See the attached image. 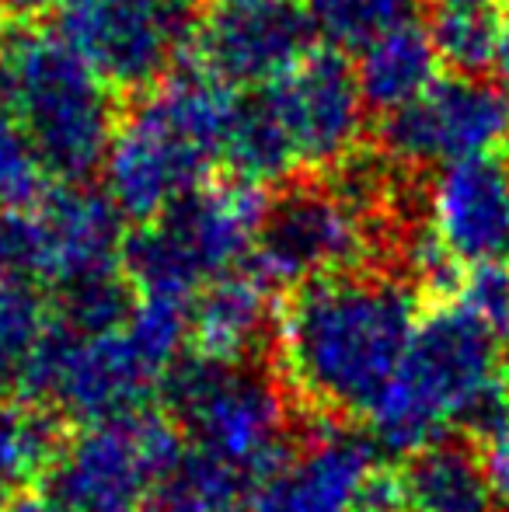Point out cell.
Masks as SVG:
<instances>
[{
    "label": "cell",
    "instance_id": "obj_1",
    "mask_svg": "<svg viewBox=\"0 0 509 512\" xmlns=\"http://www.w3.org/2000/svg\"><path fill=\"white\" fill-rule=\"evenodd\" d=\"M422 314L401 272L353 269L297 283L276 317L290 394L328 418H370Z\"/></svg>",
    "mask_w": 509,
    "mask_h": 512
},
{
    "label": "cell",
    "instance_id": "obj_2",
    "mask_svg": "<svg viewBox=\"0 0 509 512\" xmlns=\"http://www.w3.org/2000/svg\"><path fill=\"white\" fill-rule=\"evenodd\" d=\"M238 91L196 74H171L140 91L129 112L119 115L109 157L105 192L126 220H150L199 189L224 168Z\"/></svg>",
    "mask_w": 509,
    "mask_h": 512
},
{
    "label": "cell",
    "instance_id": "obj_3",
    "mask_svg": "<svg viewBox=\"0 0 509 512\" xmlns=\"http://www.w3.org/2000/svg\"><path fill=\"white\" fill-rule=\"evenodd\" d=\"M189 338V304L140 297L126 324L77 335L56 317L21 398L63 422L95 425L150 405Z\"/></svg>",
    "mask_w": 509,
    "mask_h": 512
},
{
    "label": "cell",
    "instance_id": "obj_4",
    "mask_svg": "<svg viewBox=\"0 0 509 512\" xmlns=\"http://www.w3.org/2000/svg\"><path fill=\"white\" fill-rule=\"evenodd\" d=\"M503 377V338L457 297L433 300L367 422L381 446L412 453L457 429Z\"/></svg>",
    "mask_w": 509,
    "mask_h": 512
},
{
    "label": "cell",
    "instance_id": "obj_5",
    "mask_svg": "<svg viewBox=\"0 0 509 512\" xmlns=\"http://www.w3.org/2000/svg\"><path fill=\"white\" fill-rule=\"evenodd\" d=\"M0 108L21 122L49 178L88 185L105 168L116 98L56 32H11L0 49Z\"/></svg>",
    "mask_w": 509,
    "mask_h": 512
},
{
    "label": "cell",
    "instance_id": "obj_6",
    "mask_svg": "<svg viewBox=\"0 0 509 512\" xmlns=\"http://www.w3.org/2000/svg\"><path fill=\"white\" fill-rule=\"evenodd\" d=\"M161 398L185 446L234 467L252 488L293 446L290 387L255 359L227 363L182 352L164 377Z\"/></svg>",
    "mask_w": 509,
    "mask_h": 512
},
{
    "label": "cell",
    "instance_id": "obj_7",
    "mask_svg": "<svg viewBox=\"0 0 509 512\" xmlns=\"http://www.w3.org/2000/svg\"><path fill=\"white\" fill-rule=\"evenodd\" d=\"M265 199L258 185L206 182L126 234L123 272L140 297L189 304L206 283L241 269L255 248Z\"/></svg>",
    "mask_w": 509,
    "mask_h": 512
},
{
    "label": "cell",
    "instance_id": "obj_8",
    "mask_svg": "<svg viewBox=\"0 0 509 512\" xmlns=\"http://www.w3.org/2000/svg\"><path fill=\"white\" fill-rule=\"evenodd\" d=\"M405 220L374 213L342 189L339 178H286L265 199L255 234V269L269 283H307L335 272L374 269L370 258L398 244Z\"/></svg>",
    "mask_w": 509,
    "mask_h": 512
},
{
    "label": "cell",
    "instance_id": "obj_9",
    "mask_svg": "<svg viewBox=\"0 0 509 512\" xmlns=\"http://www.w3.org/2000/svg\"><path fill=\"white\" fill-rule=\"evenodd\" d=\"M185 436L164 408H140L67 436L49 492L77 512H140L157 485L175 471Z\"/></svg>",
    "mask_w": 509,
    "mask_h": 512
},
{
    "label": "cell",
    "instance_id": "obj_10",
    "mask_svg": "<svg viewBox=\"0 0 509 512\" xmlns=\"http://www.w3.org/2000/svg\"><path fill=\"white\" fill-rule=\"evenodd\" d=\"M203 0H60L56 35L105 77L112 91H140L171 77L192 53Z\"/></svg>",
    "mask_w": 509,
    "mask_h": 512
},
{
    "label": "cell",
    "instance_id": "obj_11",
    "mask_svg": "<svg viewBox=\"0 0 509 512\" xmlns=\"http://www.w3.org/2000/svg\"><path fill=\"white\" fill-rule=\"evenodd\" d=\"M297 171H332L356 154L367 126V98L356 67L332 46L311 49L290 70L255 88Z\"/></svg>",
    "mask_w": 509,
    "mask_h": 512
},
{
    "label": "cell",
    "instance_id": "obj_12",
    "mask_svg": "<svg viewBox=\"0 0 509 512\" xmlns=\"http://www.w3.org/2000/svg\"><path fill=\"white\" fill-rule=\"evenodd\" d=\"M509 143V91L482 74L436 77L426 91L384 115L381 154L398 168H447L499 154Z\"/></svg>",
    "mask_w": 509,
    "mask_h": 512
},
{
    "label": "cell",
    "instance_id": "obj_13",
    "mask_svg": "<svg viewBox=\"0 0 509 512\" xmlns=\"http://www.w3.org/2000/svg\"><path fill=\"white\" fill-rule=\"evenodd\" d=\"M307 0H206L192 53L231 91H255L314 49Z\"/></svg>",
    "mask_w": 509,
    "mask_h": 512
},
{
    "label": "cell",
    "instance_id": "obj_14",
    "mask_svg": "<svg viewBox=\"0 0 509 512\" xmlns=\"http://www.w3.org/2000/svg\"><path fill=\"white\" fill-rule=\"evenodd\" d=\"M39 230V283L70 290L98 276L123 272L126 216L109 192L88 185L46 189L32 203Z\"/></svg>",
    "mask_w": 509,
    "mask_h": 512
},
{
    "label": "cell",
    "instance_id": "obj_15",
    "mask_svg": "<svg viewBox=\"0 0 509 512\" xmlns=\"http://www.w3.org/2000/svg\"><path fill=\"white\" fill-rule=\"evenodd\" d=\"M426 220L457 265H509V161L485 154L436 168Z\"/></svg>",
    "mask_w": 509,
    "mask_h": 512
},
{
    "label": "cell",
    "instance_id": "obj_16",
    "mask_svg": "<svg viewBox=\"0 0 509 512\" xmlns=\"http://www.w3.org/2000/svg\"><path fill=\"white\" fill-rule=\"evenodd\" d=\"M374 446L360 432L328 429L293 443L248 492V512H353Z\"/></svg>",
    "mask_w": 509,
    "mask_h": 512
},
{
    "label": "cell",
    "instance_id": "obj_17",
    "mask_svg": "<svg viewBox=\"0 0 509 512\" xmlns=\"http://www.w3.org/2000/svg\"><path fill=\"white\" fill-rule=\"evenodd\" d=\"M405 457L398 471L412 512H499L496 467L468 436L447 432Z\"/></svg>",
    "mask_w": 509,
    "mask_h": 512
},
{
    "label": "cell",
    "instance_id": "obj_18",
    "mask_svg": "<svg viewBox=\"0 0 509 512\" xmlns=\"http://www.w3.org/2000/svg\"><path fill=\"white\" fill-rule=\"evenodd\" d=\"M272 283L258 269H234L189 300L192 352L210 359H255L272 321Z\"/></svg>",
    "mask_w": 509,
    "mask_h": 512
},
{
    "label": "cell",
    "instance_id": "obj_19",
    "mask_svg": "<svg viewBox=\"0 0 509 512\" xmlns=\"http://www.w3.org/2000/svg\"><path fill=\"white\" fill-rule=\"evenodd\" d=\"M356 56H360L356 81L367 98V108H377L384 115L426 91L436 81V67H440V53H436L433 35H429V25H422V18L381 35Z\"/></svg>",
    "mask_w": 509,
    "mask_h": 512
},
{
    "label": "cell",
    "instance_id": "obj_20",
    "mask_svg": "<svg viewBox=\"0 0 509 512\" xmlns=\"http://www.w3.org/2000/svg\"><path fill=\"white\" fill-rule=\"evenodd\" d=\"M67 443V422L25 398L0 394V502H18L49 478Z\"/></svg>",
    "mask_w": 509,
    "mask_h": 512
},
{
    "label": "cell",
    "instance_id": "obj_21",
    "mask_svg": "<svg viewBox=\"0 0 509 512\" xmlns=\"http://www.w3.org/2000/svg\"><path fill=\"white\" fill-rule=\"evenodd\" d=\"M56 324L42 286L0 279V394L25 391V380Z\"/></svg>",
    "mask_w": 509,
    "mask_h": 512
},
{
    "label": "cell",
    "instance_id": "obj_22",
    "mask_svg": "<svg viewBox=\"0 0 509 512\" xmlns=\"http://www.w3.org/2000/svg\"><path fill=\"white\" fill-rule=\"evenodd\" d=\"M314 32L339 53H360L419 18V0H307Z\"/></svg>",
    "mask_w": 509,
    "mask_h": 512
},
{
    "label": "cell",
    "instance_id": "obj_23",
    "mask_svg": "<svg viewBox=\"0 0 509 512\" xmlns=\"http://www.w3.org/2000/svg\"><path fill=\"white\" fill-rule=\"evenodd\" d=\"M499 21L492 4H440L429 21L440 63L457 74H485L496 63Z\"/></svg>",
    "mask_w": 509,
    "mask_h": 512
},
{
    "label": "cell",
    "instance_id": "obj_24",
    "mask_svg": "<svg viewBox=\"0 0 509 512\" xmlns=\"http://www.w3.org/2000/svg\"><path fill=\"white\" fill-rule=\"evenodd\" d=\"M136 304H140V293L126 279V272H112V276H98L60 290L56 317L77 335H102V331L126 324Z\"/></svg>",
    "mask_w": 509,
    "mask_h": 512
},
{
    "label": "cell",
    "instance_id": "obj_25",
    "mask_svg": "<svg viewBox=\"0 0 509 512\" xmlns=\"http://www.w3.org/2000/svg\"><path fill=\"white\" fill-rule=\"evenodd\" d=\"M49 171L42 168L32 140L7 108H0V213L32 206L46 196Z\"/></svg>",
    "mask_w": 509,
    "mask_h": 512
},
{
    "label": "cell",
    "instance_id": "obj_26",
    "mask_svg": "<svg viewBox=\"0 0 509 512\" xmlns=\"http://www.w3.org/2000/svg\"><path fill=\"white\" fill-rule=\"evenodd\" d=\"M60 0H0V11L11 21H35L42 14H49Z\"/></svg>",
    "mask_w": 509,
    "mask_h": 512
},
{
    "label": "cell",
    "instance_id": "obj_27",
    "mask_svg": "<svg viewBox=\"0 0 509 512\" xmlns=\"http://www.w3.org/2000/svg\"><path fill=\"white\" fill-rule=\"evenodd\" d=\"M11 512H77V509L67 506L60 495L49 492V495H21Z\"/></svg>",
    "mask_w": 509,
    "mask_h": 512
},
{
    "label": "cell",
    "instance_id": "obj_28",
    "mask_svg": "<svg viewBox=\"0 0 509 512\" xmlns=\"http://www.w3.org/2000/svg\"><path fill=\"white\" fill-rule=\"evenodd\" d=\"M492 67L499 70L503 88L509 91V14L499 21V46H496V63H492Z\"/></svg>",
    "mask_w": 509,
    "mask_h": 512
},
{
    "label": "cell",
    "instance_id": "obj_29",
    "mask_svg": "<svg viewBox=\"0 0 509 512\" xmlns=\"http://www.w3.org/2000/svg\"><path fill=\"white\" fill-rule=\"evenodd\" d=\"M492 467H496L499 488H503V495H506V502H509V453H503L499 460H492Z\"/></svg>",
    "mask_w": 509,
    "mask_h": 512
},
{
    "label": "cell",
    "instance_id": "obj_30",
    "mask_svg": "<svg viewBox=\"0 0 509 512\" xmlns=\"http://www.w3.org/2000/svg\"><path fill=\"white\" fill-rule=\"evenodd\" d=\"M7 39H11V18H7V14L0 11V49L7 46Z\"/></svg>",
    "mask_w": 509,
    "mask_h": 512
},
{
    "label": "cell",
    "instance_id": "obj_31",
    "mask_svg": "<svg viewBox=\"0 0 509 512\" xmlns=\"http://www.w3.org/2000/svg\"><path fill=\"white\" fill-rule=\"evenodd\" d=\"M436 4H492V0H436Z\"/></svg>",
    "mask_w": 509,
    "mask_h": 512
}]
</instances>
